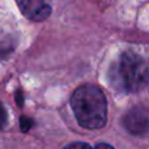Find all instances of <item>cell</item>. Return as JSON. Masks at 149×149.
Listing matches in <instances>:
<instances>
[{"label": "cell", "instance_id": "6", "mask_svg": "<svg viewBox=\"0 0 149 149\" xmlns=\"http://www.w3.org/2000/svg\"><path fill=\"white\" fill-rule=\"evenodd\" d=\"M63 149H92V148L86 143H72V144L67 145V147H64Z\"/></svg>", "mask_w": 149, "mask_h": 149}, {"label": "cell", "instance_id": "3", "mask_svg": "<svg viewBox=\"0 0 149 149\" xmlns=\"http://www.w3.org/2000/svg\"><path fill=\"white\" fill-rule=\"evenodd\" d=\"M123 124L132 135H143L149 130V110L144 106H134L127 111Z\"/></svg>", "mask_w": 149, "mask_h": 149}, {"label": "cell", "instance_id": "8", "mask_svg": "<svg viewBox=\"0 0 149 149\" xmlns=\"http://www.w3.org/2000/svg\"><path fill=\"white\" fill-rule=\"evenodd\" d=\"M94 149H114V147H111L110 144H105V143H101V144H98Z\"/></svg>", "mask_w": 149, "mask_h": 149}, {"label": "cell", "instance_id": "5", "mask_svg": "<svg viewBox=\"0 0 149 149\" xmlns=\"http://www.w3.org/2000/svg\"><path fill=\"white\" fill-rule=\"evenodd\" d=\"M7 123H8V113H7V110H5L4 105L0 103V131H1L3 128H5Z\"/></svg>", "mask_w": 149, "mask_h": 149}, {"label": "cell", "instance_id": "2", "mask_svg": "<svg viewBox=\"0 0 149 149\" xmlns=\"http://www.w3.org/2000/svg\"><path fill=\"white\" fill-rule=\"evenodd\" d=\"M111 80L124 92H139L149 80L147 62L134 51L123 52L111 70Z\"/></svg>", "mask_w": 149, "mask_h": 149}, {"label": "cell", "instance_id": "4", "mask_svg": "<svg viewBox=\"0 0 149 149\" xmlns=\"http://www.w3.org/2000/svg\"><path fill=\"white\" fill-rule=\"evenodd\" d=\"M20 12L31 21H43L51 15V0H16Z\"/></svg>", "mask_w": 149, "mask_h": 149}, {"label": "cell", "instance_id": "7", "mask_svg": "<svg viewBox=\"0 0 149 149\" xmlns=\"http://www.w3.org/2000/svg\"><path fill=\"white\" fill-rule=\"evenodd\" d=\"M31 124H33V122H31L29 118H25V116H21L20 126H21V130H22V131H28V130L31 127Z\"/></svg>", "mask_w": 149, "mask_h": 149}, {"label": "cell", "instance_id": "1", "mask_svg": "<svg viewBox=\"0 0 149 149\" xmlns=\"http://www.w3.org/2000/svg\"><path fill=\"white\" fill-rule=\"evenodd\" d=\"M71 106L79 124L84 128L98 130L107 120V101L95 85H82L74 90Z\"/></svg>", "mask_w": 149, "mask_h": 149}]
</instances>
